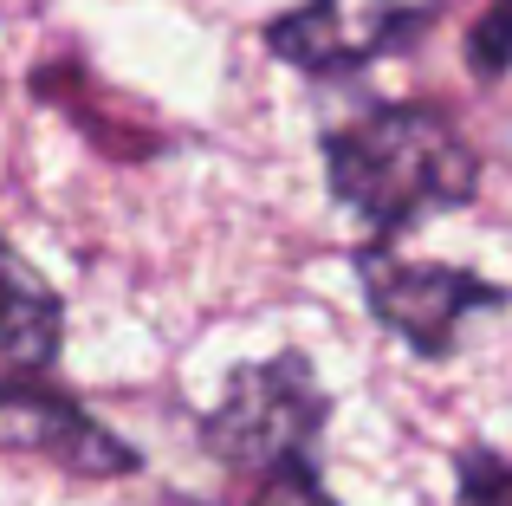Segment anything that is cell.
<instances>
[{
  "instance_id": "obj_2",
  "label": "cell",
  "mask_w": 512,
  "mask_h": 506,
  "mask_svg": "<svg viewBox=\"0 0 512 506\" xmlns=\"http://www.w3.org/2000/svg\"><path fill=\"white\" fill-rule=\"evenodd\" d=\"M331 396L318 390L312 364L299 351H279L266 364H247L227 377L221 403L201 422V442L227 461V468H286V461H305V448L325 429Z\"/></svg>"
},
{
  "instance_id": "obj_8",
  "label": "cell",
  "mask_w": 512,
  "mask_h": 506,
  "mask_svg": "<svg viewBox=\"0 0 512 506\" xmlns=\"http://www.w3.org/2000/svg\"><path fill=\"white\" fill-rule=\"evenodd\" d=\"M512 65V0H493V13L474 26V72L493 78Z\"/></svg>"
},
{
  "instance_id": "obj_9",
  "label": "cell",
  "mask_w": 512,
  "mask_h": 506,
  "mask_svg": "<svg viewBox=\"0 0 512 506\" xmlns=\"http://www.w3.org/2000/svg\"><path fill=\"white\" fill-rule=\"evenodd\" d=\"M461 500L467 506H512V468H506V461H493V455H467Z\"/></svg>"
},
{
  "instance_id": "obj_6",
  "label": "cell",
  "mask_w": 512,
  "mask_h": 506,
  "mask_svg": "<svg viewBox=\"0 0 512 506\" xmlns=\"http://www.w3.org/2000/svg\"><path fill=\"white\" fill-rule=\"evenodd\" d=\"M59 338H65L59 292L0 241V364L46 370L52 351H59Z\"/></svg>"
},
{
  "instance_id": "obj_5",
  "label": "cell",
  "mask_w": 512,
  "mask_h": 506,
  "mask_svg": "<svg viewBox=\"0 0 512 506\" xmlns=\"http://www.w3.org/2000/svg\"><path fill=\"white\" fill-rule=\"evenodd\" d=\"M0 448L65 461L78 474H130L137 468V455L104 422H91L78 403H65L52 390H26V383H0Z\"/></svg>"
},
{
  "instance_id": "obj_4",
  "label": "cell",
  "mask_w": 512,
  "mask_h": 506,
  "mask_svg": "<svg viewBox=\"0 0 512 506\" xmlns=\"http://www.w3.org/2000/svg\"><path fill=\"white\" fill-rule=\"evenodd\" d=\"M415 26V0H305L299 13L273 20L266 46L299 72H350V65L389 52Z\"/></svg>"
},
{
  "instance_id": "obj_3",
  "label": "cell",
  "mask_w": 512,
  "mask_h": 506,
  "mask_svg": "<svg viewBox=\"0 0 512 506\" xmlns=\"http://www.w3.org/2000/svg\"><path fill=\"white\" fill-rule=\"evenodd\" d=\"M357 279H363V299L370 312L409 344L415 357H448L454 351V331H461L467 312H493L506 305L500 286H487L480 273H461V266H422V260H402L389 247H363L357 253Z\"/></svg>"
},
{
  "instance_id": "obj_1",
  "label": "cell",
  "mask_w": 512,
  "mask_h": 506,
  "mask_svg": "<svg viewBox=\"0 0 512 506\" xmlns=\"http://www.w3.org/2000/svg\"><path fill=\"white\" fill-rule=\"evenodd\" d=\"M331 195L376 234L467 208L480 189V156L435 104H383L325 143Z\"/></svg>"
},
{
  "instance_id": "obj_7",
  "label": "cell",
  "mask_w": 512,
  "mask_h": 506,
  "mask_svg": "<svg viewBox=\"0 0 512 506\" xmlns=\"http://www.w3.org/2000/svg\"><path fill=\"white\" fill-rule=\"evenodd\" d=\"M253 506H338L318 487V474L305 468V461H286V468H273L266 474V487H260V500Z\"/></svg>"
}]
</instances>
